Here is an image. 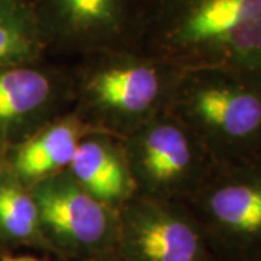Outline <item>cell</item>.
<instances>
[{"mask_svg":"<svg viewBox=\"0 0 261 261\" xmlns=\"http://www.w3.org/2000/svg\"><path fill=\"white\" fill-rule=\"evenodd\" d=\"M129 47L180 70L261 73V0H137Z\"/></svg>","mask_w":261,"mask_h":261,"instance_id":"obj_1","label":"cell"},{"mask_svg":"<svg viewBox=\"0 0 261 261\" xmlns=\"http://www.w3.org/2000/svg\"><path fill=\"white\" fill-rule=\"evenodd\" d=\"M219 261H261V161L216 164L181 200Z\"/></svg>","mask_w":261,"mask_h":261,"instance_id":"obj_4","label":"cell"},{"mask_svg":"<svg viewBox=\"0 0 261 261\" xmlns=\"http://www.w3.org/2000/svg\"><path fill=\"white\" fill-rule=\"evenodd\" d=\"M167 111L202 141L216 164L261 161L260 71L185 68Z\"/></svg>","mask_w":261,"mask_h":261,"instance_id":"obj_3","label":"cell"},{"mask_svg":"<svg viewBox=\"0 0 261 261\" xmlns=\"http://www.w3.org/2000/svg\"><path fill=\"white\" fill-rule=\"evenodd\" d=\"M0 261H47L37 258L34 255H12L5 250H0Z\"/></svg>","mask_w":261,"mask_h":261,"instance_id":"obj_14","label":"cell"},{"mask_svg":"<svg viewBox=\"0 0 261 261\" xmlns=\"http://www.w3.org/2000/svg\"><path fill=\"white\" fill-rule=\"evenodd\" d=\"M180 71L130 47L89 53L70 68L71 109L93 130L123 140L167 111Z\"/></svg>","mask_w":261,"mask_h":261,"instance_id":"obj_2","label":"cell"},{"mask_svg":"<svg viewBox=\"0 0 261 261\" xmlns=\"http://www.w3.org/2000/svg\"><path fill=\"white\" fill-rule=\"evenodd\" d=\"M92 261H125L123 258H121L116 252H112V254H108V255H103L100 258H96V260Z\"/></svg>","mask_w":261,"mask_h":261,"instance_id":"obj_15","label":"cell"},{"mask_svg":"<svg viewBox=\"0 0 261 261\" xmlns=\"http://www.w3.org/2000/svg\"><path fill=\"white\" fill-rule=\"evenodd\" d=\"M31 189L54 257L60 261H92L115 252L118 211L86 192L67 170Z\"/></svg>","mask_w":261,"mask_h":261,"instance_id":"obj_6","label":"cell"},{"mask_svg":"<svg viewBox=\"0 0 261 261\" xmlns=\"http://www.w3.org/2000/svg\"><path fill=\"white\" fill-rule=\"evenodd\" d=\"M49 54L129 47L137 0H28Z\"/></svg>","mask_w":261,"mask_h":261,"instance_id":"obj_8","label":"cell"},{"mask_svg":"<svg viewBox=\"0 0 261 261\" xmlns=\"http://www.w3.org/2000/svg\"><path fill=\"white\" fill-rule=\"evenodd\" d=\"M27 247L53 255L32 189L0 160V250Z\"/></svg>","mask_w":261,"mask_h":261,"instance_id":"obj_12","label":"cell"},{"mask_svg":"<svg viewBox=\"0 0 261 261\" xmlns=\"http://www.w3.org/2000/svg\"><path fill=\"white\" fill-rule=\"evenodd\" d=\"M68 109L70 68L47 60L0 67V155Z\"/></svg>","mask_w":261,"mask_h":261,"instance_id":"obj_9","label":"cell"},{"mask_svg":"<svg viewBox=\"0 0 261 261\" xmlns=\"http://www.w3.org/2000/svg\"><path fill=\"white\" fill-rule=\"evenodd\" d=\"M2 157H3V155H0V160H2Z\"/></svg>","mask_w":261,"mask_h":261,"instance_id":"obj_16","label":"cell"},{"mask_svg":"<svg viewBox=\"0 0 261 261\" xmlns=\"http://www.w3.org/2000/svg\"><path fill=\"white\" fill-rule=\"evenodd\" d=\"M137 193L185 200L216 167L202 141L171 112L122 140Z\"/></svg>","mask_w":261,"mask_h":261,"instance_id":"obj_5","label":"cell"},{"mask_svg":"<svg viewBox=\"0 0 261 261\" xmlns=\"http://www.w3.org/2000/svg\"><path fill=\"white\" fill-rule=\"evenodd\" d=\"M93 129L80 115L68 109L8 149L3 160L23 183L32 186L67 170L82 140Z\"/></svg>","mask_w":261,"mask_h":261,"instance_id":"obj_10","label":"cell"},{"mask_svg":"<svg viewBox=\"0 0 261 261\" xmlns=\"http://www.w3.org/2000/svg\"><path fill=\"white\" fill-rule=\"evenodd\" d=\"M48 57L28 0H0V67L38 63Z\"/></svg>","mask_w":261,"mask_h":261,"instance_id":"obj_13","label":"cell"},{"mask_svg":"<svg viewBox=\"0 0 261 261\" xmlns=\"http://www.w3.org/2000/svg\"><path fill=\"white\" fill-rule=\"evenodd\" d=\"M115 252L125 261H219L183 202L140 193L118 209Z\"/></svg>","mask_w":261,"mask_h":261,"instance_id":"obj_7","label":"cell"},{"mask_svg":"<svg viewBox=\"0 0 261 261\" xmlns=\"http://www.w3.org/2000/svg\"><path fill=\"white\" fill-rule=\"evenodd\" d=\"M67 171L86 192L116 211L137 195L122 140L111 134H87Z\"/></svg>","mask_w":261,"mask_h":261,"instance_id":"obj_11","label":"cell"}]
</instances>
